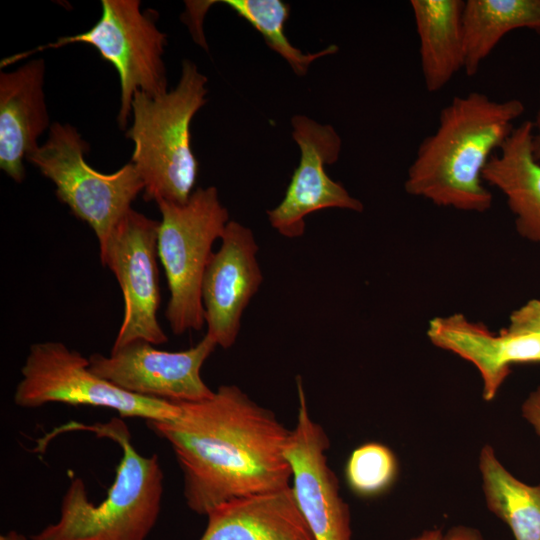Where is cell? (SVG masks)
Masks as SVG:
<instances>
[{
  "mask_svg": "<svg viewBox=\"0 0 540 540\" xmlns=\"http://www.w3.org/2000/svg\"><path fill=\"white\" fill-rule=\"evenodd\" d=\"M158 229L159 221L132 208L99 249L100 261L117 279L124 303L122 322L111 350L138 340L153 345L168 341L157 317Z\"/></svg>",
  "mask_w": 540,
  "mask_h": 540,
  "instance_id": "obj_9",
  "label": "cell"
},
{
  "mask_svg": "<svg viewBox=\"0 0 540 540\" xmlns=\"http://www.w3.org/2000/svg\"><path fill=\"white\" fill-rule=\"evenodd\" d=\"M291 125L300 150L299 164L282 201L268 210L267 216L280 235L298 238L305 232L306 216L328 208L362 212L363 204L325 170L326 165L338 160L341 151L342 140L334 127L305 115L293 116Z\"/></svg>",
  "mask_w": 540,
  "mask_h": 540,
  "instance_id": "obj_11",
  "label": "cell"
},
{
  "mask_svg": "<svg viewBox=\"0 0 540 540\" xmlns=\"http://www.w3.org/2000/svg\"><path fill=\"white\" fill-rule=\"evenodd\" d=\"M257 252L252 230L230 220L205 271L201 297L206 334L224 349L236 342L242 315L262 284Z\"/></svg>",
  "mask_w": 540,
  "mask_h": 540,
  "instance_id": "obj_13",
  "label": "cell"
},
{
  "mask_svg": "<svg viewBox=\"0 0 540 540\" xmlns=\"http://www.w3.org/2000/svg\"><path fill=\"white\" fill-rule=\"evenodd\" d=\"M484 181L506 198L517 232L540 243V161L533 151V124L521 122L492 156Z\"/></svg>",
  "mask_w": 540,
  "mask_h": 540,
  "instance_id": "obj_17",
  "label": "cell"
},
{
  "mask_svg": "<svg viewBox=\"0 0 540 540\" xmlns=\"http://www.w3.org/2000/svg\"><path fill=\"white\" fill-rule=\"evenodd\" d=\"M524 110L519 99L499 101L479 91L453 97L441 109L435 131L419 144L405 191L439 207L489 210L493 195L483 172Z\"/></svg>",
  "mask_w": 540,
  "mask_h": 540,
  "instance_id": "obj_2",
  "label": "cell"
},
{
  "mask_svg": "<svg viewBox=\"0 0 540 540\" xmlns=\"http://www.w3.org/2000/svg\"><path fill=\"white\" fill-rule=\"evenodd\" d=\"M161 213L158 257L164 268L170 298L166 319L172 332L181 335L205 324L202 281L221 239L229 212L219 200L216 187H199L184 204L158 200Z\"/></svg>",
  "mask_w": 540,
  "mask_h": 540,
  "instance_id": "obj_5",
  "label": "cell"
},
{
  "mask_svg": "<svg viewBox=\"0 0 540 540\" xmlns=\"http://www.w3.org/2000/svg\"><path fill=\"white\" fill-rule=\"evenodd\" d=\"M140 5L139 0H102L101 16L87 31L14 54L2 59L0 65L5 67L37 52L74 43L95 47L118 73L121 92L117 122L124 130L134 94L141 91L155 97L166 93L168 86L163 60L166 34L147 12L141 11Z\"/></svg>",
  "mask_w": 540,
  "mask_h": 540,
  "instance_id": "obj_7",
  "label": "cell"
},
{
  "mask_svg": "<svg viewBox=\"0 0 540 540\" xmlns=\"http://www.w3.org/2000/svg\"><path fill=\"white\" fill-rule=\"evenodd\" d=\"M533 124V151L535 158L540 161V89H539V105L535 115Z\"/></svg>",
  "mask_w": 540,
  "mask_h": 540,
  "instance_id": "obj_26",
  "label": "cell"
},
{
  "mask_svg": "<svg viewBox=\"0 0 540 540\" xmlns=\"http://www.w3.org/2000/svg\"><path fill=\"white\" fill-rule=\"evenodd\" d=\"M206 84L197 66L184 60L173 90L155 97L134 94L126 137L134 143L131 163L144 183L146 201L184 204L194 192L199 163L191 147L190 125L206 103Z\"/></svg>",
  "mask_w": 540,
  "mask_h": 540,
  "instance_id": "obj_4",
  "label": "cell"
},
{
  "mask_svg": "<svg viewBox=\"0 0 540 540\" xmlns=\"http://www.w3.org/2000/svg\"><path fill=\"white\" fill-rule=\"evenodd\" d=\"M540 34V0H466L463 11L464 72L474 76L509 32Z\"/></svg>",
  "mask_w": 540,
  "mask_h": 540,
  "instance_id": "obj_19",
  "label": "cell"
},
{
  "mask_svg": "<svg viewBox=\"0 0 540 540\" xmlns=\"http://www.w3.org/2000/svg\"><path fill=\"white\" fill-rule=\"evenodd\" d=\"M487 508L511 530L515 540H540V485L515 477L485 445L478 460Z\"/></svg>",
  "mask_w": 540,
  "mask_h": 540,
  "instance_id": "obj_20",
  "label": "cell"
},
{
  "mask_svg": "<svg viewBox=\"0 0 540 540\" xmlns=\"http://www.w3.org/2000/svg\"><path fill=\"white\" fill-rule=\"evenodd\" d=\"M524 419L540 436V387L532 391L521 406Z\"/></svg>",
  "mask_w": 540,
  "mask_h": 540,
  "instance_id": "obj_25",
  "label": "cell"
},
{
  "mask_svg": "<svg viewBox=\"0 0 540 540\" xmlns=\"http://www.w3.org/2000/svg\"><path fill=\"white\" fill-rule=\"evenodd\" d=\"M430 342L443 350L467 360L482 379V394L493 400L515 363L540 362V334H514L491 331L463 314L438 316L427 328Z\"/></svg>",
  "mask_w": 540,
  "mask_h": 540,
  "instance_id": "obj_14",
  "label": "cell"
},
{
  "mask_svg": "<svg viewBox=\"0 0 540 540\" xmlns=\"http://www.w3.org/2000/svg\"><path fill=\"white\" fill-rule=\"evenodd\" d=\"M504 330L514 334L540 333V300H530L514 310Z\"/></svg>",
  "mask_w": 540,
  "mask_h": 540,
  "instance_id": "obj_23",
  "label": "cell"
},
{
  "mask_svg": "<svg viewBox=\"0 0 540 540\" xmlns=\"http://www.w3.org/2000/svg\"><path fill=\"white\" fill-rule=\"evenodd\" d=\"M540 334V333H539Z\"/></svg>",
  "mask_w": 540,
  "mask_h": 540,
  "instance_id": "obj_28",
  "label": "cell"
},
{
  "mask_svg": "<svg viewBox=\"0 0 540 540\" xmlns=\"http://www.w3.org/2000/svg\"><path fill=\"white\" fill-rule=\"evenodd\" d=\"M89 365L88 358L62 342L34 343L21 368L22 378L13 401L18 407L28 409L55 402L109 408L121 417L146 421L178 416V404L129 393L96 375Z\"/></svg>",
  "mask_w": 540,
  "mask_h": 540,
  "instance_id": "obj_8",
  "label": "cell"
},
{
  "mask_svg": "<svg viewBox=\"0 0 540 540\" xmlns=\"http://www.w3.org/2000/svg\"><path fill=\"white\" fill-rule=\"evenodd\" d=\"M118 444L122 457L107 496L89 501L85 482L74 477L60 506L57 522L30 536L31 540H147L161 508L164 475L156 454L143 456L131 442L122 420L93 425L73 424Z\"/></svg>",
  "mask_w": 540,
  "mask_h": 540,
  "instance_id": "obj_3",
  "label": "cell"
},
{
  "mask_svg": "<svg viewBox=\"0 0 540 540\" xmlns=\"http://www.w3.org/2000/svg\"><path fill=\"white\" fill-rule=\"evenodd\" d=\"M463 0H411L420 66L428 92L444 88L464 69Z\"/></svg>",
  "mask_w": 540,
  "mask_h": 540,
  "instance_id": "obj_18",
  "label": "cell"
},
{
  "mask_svg": "<svg viewBox=\"0 0 540 540\" xmlns=\"http://www.w3.org/2000/svg\"><path fill=\"white\" fill-rule=\"evenodd\" d=\"M408 540H483V537L473 527L455 526L446 533L441 529H427Z\"/></svg>",
  "mask_w": 540,
  "mask_h": 540,
  "instance_id": "obj_24",
  "label": "cell"
},
{
  "mask_svg": "<svg viewBox=\"0 0 540 540\" xmlns=\"http://www.w3.org/2000/svg\"><path fill=\"white\" fill-rule=\"evenodd\" d=\"M206 516L199 540H314L291 487L225 502Z\"/></svg>",
  "mask_w": 540,
  "mask_h": 540,
  "instance_id": "obj_16",
  "label": "cell"
},
{
  "mask_svg": "<svg viewBox=\"0 0 540 540\" xmlns=\"http://www.w3.org/2000/svg\"><path fill=\"white\" fill-rule=\"evenodd\" d=\"M45 71V61L38 58L0 73V168L17 183L25 178L24 159L51 126Z\"/></svg>",
  "mask_w": 540,
  "mask_h": 540,
  "instance_id": "obj_15",
  "label": "cell"
},
{
  "mask_svg": "<svg viewBox=\"0 0 540 540\" xmlns=\"http://www.w3.org/2000/svg\"><path fill=\"white\" fill-rule=\"evenodd\" d=\"M224 3L252 25L266 44L278 53L298 76L306 75L309 66L318 58L334 54L336 45L315 53H303L294 47L285 34V23L290 14L289 4L281 0H212Z\"/></svg>",
  "mask_w": 540,
  "mask_h": 540,
  "instance_id": "obj_21",
  "label": "cell"
},
{
  "mask_svg": "<svg viewBox=\"0 0 540 540\" xmlns=\"http://www.w3.org/2000/svg\"><path fill=\"white\" fill-rule=\"evenodd\" d=\"M297 394V423L285 447L294 497L314 540H351L350 509L327 461L329 438L310 416L300 376Z\"/></svg>",
  "mask_w": 540,
  "mask_h": 540,
  "instance_id": "obj_12",
  "label": "cell"
},
{
  "mask_svg": "<svg viewBox=\"0 0 540 540\" xmlns=\"http://www.w3.org/2000/svg\"><path fill=\"white\" fill-rule=\"evenodd\" d=\"M399 471L393 451L377 442L365 443L350 454L345 466L348 487L357 496L370 498L386 492Z\"/></svg>",
  "mask_w": 540,
  "mask_h": 540,
  "instance_id": "obj_22",
  "label": "cell"
},
{
  "mask_svg": "<svg viewBox=\"0 0 540 540\" xmlns=\"http://www.w3.org/2000/svg\"><path fill=\"white\" fill-rule=\"evenodd\" d=\"M217 343L206 334L195 346L177 352L156 349L138 340L111 350L109 356L91 355L92 372L139 396L172 403L198 402L214 393L201 378V368Z\"/></svg>",
  "mask_w": 540,
  "mask_h": 540,
  "instance_id": "obj_10",
  "label": "cell"
},
{
  "mask_svg": "<svg viewBox=\"0 0 540 540\" xmlns=\"http://www.w3.org/2000/svg\"><path fill=\"white\" fill-rule=\"evenodd\" d=\"M88 143L71 124L55 122L46 142L26 160L56 186V196L94 231L102 248L132 209L144 183L132 163L113 173L93 169L85 160Z\"/></svg>",
  "mask_w": 540,
  "mask_h": 540,
  "instance_id": "obj_6",
  "label": "cell"
},
{
  "mask_svg": "<svg viewBox=\"0 0 540 540\" xmlns=\"http://www.w3.org/2000/svg\"><path fill=\"white\" fill-rule=\"evenodd\" d=\"M176 404V418L147 426L170 444L193 512L207 515L225 502L291 487L285 456L291 430L238 386L222 385L205 400Z\"/></svg>",
  "mask_w": 540,
  "mask_h": 540,
  "instance_id": "obj_1",
  "label": "cell"
},
{
  "mask_svg": "<svg viewBox=\"0 0 540 540\" xmlns=\"http://www.w3.org/2000/svg\"><path fill=\"white\" fill-rule=\"evenodd\" d=\"M0 540H28V538L15 530H11L5 534H1Z\"/></svg>",
  "mask_w": 540,
  "mask_h": 540,
  "instance_id": "obj_27",
  "label": "cell"
}]
</instances>
